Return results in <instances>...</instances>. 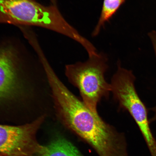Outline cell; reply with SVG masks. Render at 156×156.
Instances as JSON below:
<instances>
[{"label": "cell", "instance_id": "cell-8", "mask_svg": "<svg viewBox=\"0 0 156 156\" xmlns=\"http://www.w3.org/2000/svg\"><path fill=\"white\" fill-rule=\"evenodd\" d=\"M52 3V5H56V0H50Z\"/></svg>", "mask_w": 156, "mask_h": 156}, {"label": "cell", "instance_id": "cell-6", "mask_svg": "<svg viewBox=\"0 0 156 156\" xmlns=\"http://www.w3.org/2000/svg\"><path fill=\"white\" fill-rule=\"evenodd\" d=\"M126 1L103 0L100 16L98 23L93 31V36H96L99 34L105 24L112 18Z\"/></svg>", "mask_w": 156, "mask_h": 156}, {"label": "cell", "instance_id": "cell-1", "mask_svg": "<svg viewBox=\"0 0 156 156\" xmlns=\"http://www.w3.org/2000/svg\"><path fill=\"white\" fill-rule=\"evenodd\" d=\"M0 23L42 27L73 39L87 51L93 48L66 20L56 5L46 6L33 0H0Z\"/></svg>", "mask_w": 156, "mask_h": 156}, {"label": "cell", "instance_id": "cell-5", "mask_svg": "<svg viewBox=\"0 0 156 156\" xmlns=\"http://www.w3.org/2000/svg\"><path fill=\"white\" fill-rule=\"evenodd\" d=\"M36 156H83L71 142L58 136L47 145L41 146Z\"/></svg>", "mask_w": 156, "mask_h": 156}, {"label": "cell", "instance_id": "cell-4", "mask_svg": "<svg viewBox=\"0 0 156 156\" xmlns=\"http://www.w3.org/2000/svg\"><path fill=\"white\" fill-rule=\"evenodd\" d=\"M26 73L16 50L11 46L0 48V107L19 103L28 94Z\"/></svg>", "mask_w": 156, "mask_h": 156}, {"label": "cell", "instance_id": "cell-7", "mask_svg": "<svg viewBox=\"0 0 156 156\" xmlns=\"http://www.w3.org/2000/svg\"><path fill=\"white\" fill-rule=\"evenodd\" d=\"M148 36L151 39V43L153 45L154 51L156 58V32L155 30H152L149 33ZM153 112V115L151 119H150L151 123L156 121V105L155 106L150 109Z\"/></svg>", "mask_w": 156, "mask_h": 156}, {"label": "cell", "instance_id": "cell-3", "mask_svg": "<svg viewBox=\"0 0 156 156\" xmlns=\"http://www.w3.org/2000/svg\"><path fill=\"white\" fill-rule=\"evenodd\" d=\"M136 77L131 70L121 67L112 79L111 92L119 107L127 111L139 128L150 152L156 151V139L151 129L149 110L138 95L134 83Z\"/></svg>", "mask_w": 156, "mask_h": 156}, {"label": "cell", "instance_id": "cell-9", "mask_svg": "<svg viewBox=\"0 0 156 156\" xmlns=\"http://www.w3.org/2000/svg\"><path fill=\"white\" fill-rule=\"evenodd\" d=\"M0 156H5V155L3 154L0 153Z\"/></svg>", "mask_w": 156, "mask_h": 156}, {"label": "cell", "instance_id": "cell-2", "mask_svg": "<svg viewBox=\"0 0 156 156\" xmlns=\"http://www.w3.org/2000/svg\"><path fill=\"white\" fill-rule=\"evenodd\" d=\"M107 61L106 55L98 53L89 57L86 62L66 67V75L69 81L79 89L86 106L96 113L101 99L108 97L111 92L110 84L105 78L108 68Z\"/></svg>", "mask_w": 156, "mask_h": 156}]
</instances>
